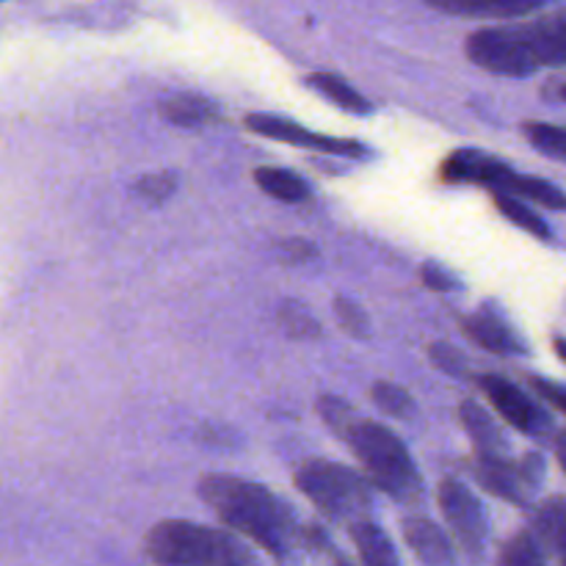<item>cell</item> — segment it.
I'll use <instances>...</instances> for the list:
<instances>
[{"mask_svg":"<svg viewBox=\"0 0 566 566\" xmlns=\"http://www.w3.org/2000/svg\"><path fill=\"white\" fill-rule=\"evenodd\" d=\"M199 497L238 534L249 536L274 558H287L302 539L291 509L254 481L238 475H205L199 481Z\"/></svg>","mask_w":566,"mask_h":566,"instance_id":"obj_1","label":"cell"},{"mask_svg":"<svg viewBox=\"0 0 566 566\" xmlns=\"http://www.w3.org/2000/svg\"><path fill=\"white\" fill-rule=\"evenodd\" d=\"M464 53L475 66L503 77H525L539 66H562L566 61V14L556 11L528 25L481 28L468 36Z\"/></svg>","mask_w":566,"mask_h":566,"instance_id":"obj_2","label":"cell"},{"mask_svg":"<svg viewBox=\"0 0 566 566\" xmlns=\"http://www.w3.org/2000/svg\"><path fill=\"white\" fill-rule=\"evenodd\" d=\"M155 566H258L254 553L238 536L191 520H164L144 539Z\"/></svg>","mask_w":566,"mask_h":566,"instance_id":"obj_3","label":"cell"},{"mask_svg":"<svg viewBox=\"0 0 566 566\" xmlns=\"http://www.w3.org/2000/svg\"><path fill=\"white\" fill-rule=\"evenodd\" d=\"M340 437L348 442L354 457L363 462V468L368 470L374 486L390 492L396 501H420L423 479H420L407 446L387 426L354 418Z\"/></svg>","mask_w":566,"mask_h":566,"instance_id":"obj_4","label":"cell"},{"mask_svg":"<svg viewBox=\"0 0 566 566\" xmlns=\"http://www.w3.org/2000/svg\"><path fill=\"white\" fill-rule=\"evenodd\" d=\"M298 492L335 523H363L370 512V486L357 470L326 459H307L293 473Z\"/></svg>","mask_w":566,"mask_h":566,"instance_id":"obj_5","label":"cell"},{"mask_svg":"<svg viewBox=\"0 0 566 566\" xmlns=\"http://www.w3.org/2000/svg\"><path fill=\"white\" fill-rule=\"evenodd\" d=\"M475 479H479L481 484H484V490H490L492 495L517 503V506H525V503L534 497V492L539 490L542 479H545V462H542L536 453H528V457L520 459V462H514V459L509 457H479Z\"/></svg>","mask_w":566,"mask_h":566,"instance_id":"obj_6","label":"cell"},{"mask_svg":"<svg viewBox=\"0 0 566 566\" xmlns=\"http://www.w3.org/2000/svg\"><path fill=\"white\" fill-rule=\"evenodd\" d=\"M440 509L451 525L453 536L473 562L484 556L486 545V517L479 497L459 481L446 479L440 484Z\"/></svg>","mask_w":566,"mask_h":566,"instance_id":"obj_7","label":"cell"},{"mask_svg":"<svg viewBox=\"0 0 566 566\" xmlns=\"http://www.w3.org/2000/svg\"><path fill=\"white\" fill-rule=\"evenodd\" d=\"M247 127L252 133H258V136L274 138V142H282V144H293V147L318 149V153H326V155H346V158H365V155H368L365 144L352 142V138L324 136V133L307 130V127L296 125V122L291 119H282V116L249 114Z\"/></svg>","mask_w":566,"mask_h":566,"instance_id":"obj_8","label":"cell"},{"mask_svg":"<svg viewBox=\"0 0 566 566\" xmlns=\"http://www.w3.org/2000/svg\"><path fill=\"white\" fill-rule=\"evenodd\" d=\"M481 390L486 392V398L492 401V407L506 418L509 426H514L523 434L542 437L551 431V415L539 407L536 401H531L525 396L523 387H517L514 381H509L501 374H484L479 379Z\"/></svg>","mask_w":566,"mask_h":566,"instance_id":"obj_9","label":"cell"},{"mask_svg":"<svg viewBox=\"0 0 566 566\" xmlns=\"http://www.w3.org/2000/svg\"><path fill=\"white\" fill-rule=\"evenodd\" d=\"M440 177L442 182H451V186H484L492 193H503L512 186L517 171L481 149H457L442 160Z\"/></svg>","mask_w":566,"mask_h":566,"instance_id":"obj_10","label":"cell"},{"mask_svg":"<svg viewBox=\"0 0 566 566\" xmlns=\"http://www.w3.org/2000/svg\"><path fill=\"white\" fill-rule=\"evenodd\" d=\"M462 329L475 346H481L484 352L492 354H509V357H517V354L528 352L523 337L514 332V326L503 318L501 313H492V310H479V313L468 315L462 321Z\"/></svg>","mask_w":566,"mask_h":566,"instance_id":"obj_11","label":"cell"},{"mask_svg":"<svg viewBox=\"0 0 566 566\" xmlns=\"http://www.w3.org/2000/svg\"><path fill=\"white\" fill-rule=\"evenodd\" d=\"M403 539L412 547L418 562L423 566H457L453 545L446 531L429 517H407L403 520Z\"/></svg>","mask_w":566,"mask_h":566,"instance_id":"obj_12","label":"cell"},{"mask_svg":"<svg viewBox=\"0 0 566 566\" xmlns=\"http://www.w3.org/2000/svg\"><path fill=\"white\" fill-rule=\"evenodd\" d=\"M431 9L442 14L479 17V20H514L542 9V0H431Z\"/></svg>","mask_w":566,"mask_h":566,"instance_id":"obj_13","label":"cell"},{"mask_svg":"<svg viewBox=\"0 0 566 566\" xmlns=\"http://www.w3.org/2000/svg\"><path fill=\"white\" fill-rule=\"evenodd\" d=\"M459 415H462V426L470 434V440H473L475 453H479V457L484 459L509 457L506 434H503L501 426L486 415L484 407H479L475 401H464L462 409H459Z\"/></svg>","mask_w":566,"mask_h":566,"instance_id":"obj_14","label":"cell"},{"mask_svg":"<svg viewBox=\"0 0 566 566\" xmlns=\"http://www.w3.org/2000/svg\"><path fill=\"white\" fill-rule=\"evenodd\" d=\"M564 497L553 495L551 501L542 503L534 514V523H531V539L536 542V547L542 551V556L562 558L564 553Z\"/></svg>","mask_w":566,"mask_h":566,"instance_id":"obj_15","label":"cell"},{"mask_svg":"<svg viewBox=\"0 0 566 566\" xmlns=\"http://www.w3.org/2000/svg\"><path fill=\"white\" fill-rule=\"evenodd\" d=\"M158 111L166 122H171L177 127H202L219 119V108H216L213 99L191 92L171 94V97L160 99Z\"/></svg>","mask_w":566,"mask_h":566,"instance_id":"obj_16","label":"cell"},{"mask_svg":"<svg viewBox=\"0 0 566 566\" xmlns=\"http://www.w3.org/2000/svg\"><path fill=\"white\" fill-rule=\"evenodd\" d=\"M254 182L263 188L269 197L280 199V202L287 205H298V202H307L313 188L304 177H298L296 171L291 169H280V166H260L254 171Z\"/></svg>","mask_w":566,"mask_h":566,"instance_id":"obj_17","label":"cell"},{"mask_svg":"<svg viewBox=\"0 0 566 566\" xmlns=\"http://www.w3.org/2000/svg\"><path fill=\"white\" fill-rule=\"evenodd\" d=\"M352 539L357 545L359 558H363V566H401L396 556V547L390 545V539L385 536V531L379 525L368 523H354L352 525Z\"/></svg>","mask_w":566,"mask_h":566,"instance_id":"obj_18","label":"cell"},{"mask_svg":"<svg viewBox=\"0 0 566 566\" xmlns=\"http://www.w3.org/2000/svg\"><path fill=\"white\" fill-rule=\"evenodd\" d=\"M307 86H313L315 92L324 94L329 103H335L337 108L352 111V114H370V103L343 77L332 75V72H313L307 75Z\"/></svg>","mask_w":566,"mask_h":566,"instance_id":"obj_19","label":"cell"},{"mask_svg":"<svg viewBox=\"0 0 566 566\" xmlns=\"http://www.w3.org/2000/svg\"><path fill=\"white\" fill-rule=\"evenodd\" d=\"M503 193L520 199V202H528L531 199V202H539L551 210H564V191L558 186H553V182L542 180V177L517 175Z\"/></svg>","mask_w":566,"mask_h":566,"instance_id":"obj_20","label":"cell"},{"mask_svg":"<svg viewBox=\"0 0 566 566\" xmlns=\"http://www.w3.org/2000/svg\"><path fill=\"white\" fill-rule=\"evenodd\" d=\"M492 197H495L497 210H501L503 216H509L514 224L523 227L525 232L536 235L539 241H553V230L545 224V221H542L539 213H534V210L528 208V205L520 202V199H514V197H506V193H492Z\"/></svg>","mask_w":566,"mask_h":566,"instance_id":"obj_21","label":"cell"},{"mask_svg":"<svg viewBox=\"0 0 566 566\" xmlns=\"http://www.w3.org/2000/svg\"><path fill=\"white\" fill-rule=\"evenodd\" d=\"M497 566H547V558L542 556V551L536 547V542L531 539L528 531H520L512 539L503 545Z\"/></svg>","mask_w":566,"mask_h":566,"instance_id":"obj_22","label":"cell"},{"mask_svg":"<svg viewBox=\"0 0 566 566\" xmlns=\"http://www.w3.org/2000/svg\"><path fill=\"white\" fill-rule=\"evenodd\" d=\"M525 136L528 142L539 149L542 155L553 160H564L566 155V138H564V127L558 125H547V122H525Z\"/></svg>","mask_w":566,"mask_h":566,"instance_id":"obj_23","label":"cell"},{"mask_svg":"<svg viewBox=\"0 0 566 566\" xmlns=\"http://www.w3.org/2000/svg\"><path fill=\"white\" fill-rule=\"evenodd\" d=\"M374 401L381 412H387L390 418H407L415 409L412 396H409L403 387L392 385V381H376L374 385Z\"/></svg>","mask_w":566,"mask_h":566,"instance_id":"obj_24","label":"cell"},{"mask_svg":"<svg viewBox=\"0 0 566 566\" xmlns=\"http://www.w3.org/2000/svg\"><path fill=\"white\" fill-rule=\"evenodd\" d=\"M280 324L285 326V332L298 340H313L318 337V324H315L313 315L304 307H298L296 302H285L280 310Z\"/></svg>","mask_w":566,"mask_h":566,"instance_id":"obj_25","label":"cell"},{"mask_svg":"<svg viewBox=\"0 0 566 566\" xmlns=\"http://www.w3.org/2000/svg\"><path fill=\"white\" fill-rule=\"evenodd\" d=\"M175 188H177L175 175H149V177H142V180H138L136 193L144 199V202L160 205V202H166L171 193H175Z\"/></svg>","mask_w":566,"mask_h":566,"instance_id":"obj_26","label":"cell"},{"mask_svg":"<svg viewBox=\"0 0 566 566\" xmlns=\"http://www.w3.org/2000/svg\"><path fill=\"white\" fill-rule=\"evenodd\" d=\"M335 315H337V321H340V326L348 332V335L368 337V318H365V313L357 307V304L352 302V298L337 296L335 298Z\"/></svg>","mask_w":566,"mask_h":566,"instance_id":"obj_27","label":"cell"},{"mask_svg":"<svg viewBox=\"0 0 566 566\" xmlns=\"http://www.w3.org/2000/svg\"><path fill=\"white\" fill-rule=\"evenodd\" d=\"M429 352H431V363H434L440 370H446V374L462 376L464 370H468L462 354H459L453 346H448V343H434Z\"/></svg>","mask_w":566,"mask_h":566,"instance_id":"obj_28","label":"cell"},{"mask_svg":"<svg viewBox=\"0 0 566 566\" xmlns=\"http://www.w3.org/2000/svg\"><path fill=\"white\" fill-rule=\"evenodd\" d=\"M420 276H423V282L431 287V291L451 293V291H457V287H459L457 276L448 274V271L442 269V265H437V263H426L423 271H420Z\"/></svg>","mask_w":566,"mask_h":566,"instance_id":"obj_29","label":"cell"},{"mask_svg":"<svg viewBox=\"0 0 566 566\" xmlns=\"http://www.w3.org/2000/svg\"><path fill=\"white\" fill-rule=\"evenodd\" d=\"M534 390L539 392L542 398H545L547 403H551L556 412H564V390L562 385H556V381H547V379H534Z\"/></svg>","mask_w":566,"mask_h":566,"instance_id":"obj_30","label":"cell"}]
</instances>
